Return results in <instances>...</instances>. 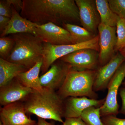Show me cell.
Returning <instances> with one entry per match:
<instances>
[{"mask_svg": "<svg viewBox=\"0 0 125 125\" xmlns=\"http://www.w3.org/2000/svg\"><path fill=\"white\" fill-rule=\"evenodd\" d=\"M81 117L87 125H104L101 120L100 107H92L87 108Z\"/></svg>", "mask_w": 125, "mask_h": 125, "instance_id": "44dd1931", "label": "cell"}, {"mask_svg": "<svg viewBox=\"0 0 125 125\" xmlns=\"http://www.w3.org/2000/svg\"><path fill=\"white\" fill-rule=\"evenodd\" d=\"M79 12L80 22L83 27L90 32L97 35L101 18L95 0H75Z\"/></svg>", "mask_w": 125, "mask_h": 125, "instance_id": "8fae6325", "label": "cell"}, {"mask_svg": "<svg viewBox=\"0 0 125 125\" xmlns=\"http://www.w3.org/2000/svg\"><path fill=\"white\" fill-rule=\"evenodd\" d=\"M72 69L69 64L58 59L51 65L46 73L40 76L42 87L54 91L58 90Z\"/></svg>", "mask_w": 125, "mask_h": 125, "instance_id": "30bf717a", "label": "cell"}, {"mask_svg": "<svg viewBox=\"0 0 125 125\" xmlns=\"http://www.w3.org/2000/svg\"><path fill=\"white\" fill-rule=\"evenodd\" d=\"M104 125H125V118H120L113 115L102 117L101 118Z\"/></svg>", "mask_w": 125, "mask_h": 125, "instance_id": "d4e9b609", "label": "cell"}, {"mask_svg": "<svg viewBox=\"0 0 125 125\" xmlns=\"http://www.w3.org/2000/svg\"><path fill=\"white\" fill-rule=\"evenodd\" d=\"M125 62V57L120 52L107 64L100 66L97 70L94 83V92L102 91L107 88L108 85L121 65Z\"/></svg>", "mask_w": 125, "mask_h": 125, "instance_id": "5bb4252c", "label": "cell"}, {"mask_svg": "<svg viewBox=\"0 0 125 125\" xmlns=\"http://www.w3.org/2000/svg\"><path fill=\"white\" fill-rule=\"evenodd\" d=\"M28 70L22 66L0 58V88L6 85L20 74Z\"/></svg>", "mask_w": 125, "mask_h": 125, "instance_id": "ac0fdd59", "label": "cell"}, {"mask_svg": "<svg viewBox=\"0 0 125 125\" xmlns=\"http://www.w3.org/2000/svg\"><path fill=\"white\" fill-rule=\"evenodd\" d=\"M119 94L122 100V106L119 113L125 116V86L121 87L119 89Z\"/></svg>", "mask_w": 125, "mask_h": 125, "instance_id": "83f0119b", "label": "cell"}, {"mask_svg": "<svg viewBox=\"0 0 125 125\" xmlns=\"http://www.w3.org/2000/svg\"><path fill=\"white\" fill-rule=\"evenodd\" d=\"M20 15L38 24L52 22L62 26L80 22L74 0H23Z\"/></svg>", "mask_w": 125, "mask_h": 125, "instance_id": "6da1fadb", "label": "cell"}, {"mask_svg": "<svg viewBox=\"0 0 125 125\" xmlns=\"http://www.w3.org/2000/svg\"><path fill=\"white\" fill-rule=\"evenodd\" d=\"M62 26L71 34L74 44L88 42L97 36L77 25L65 24Z\"/></svg>", "mask_w": 125, "mask_h": 125, "instance_id": "ffe728a7", "label": "cell"}, {"mask_svg": "<svg viewBox=\"0 0 125 125\" xmlns=\"http://www.w3.org/2000/svg\"><path fill=\"white\" fill-rule=\"evenodd\" d=\"M35 35L43 42L52 45L74 44L71 34L62 27L52 22L37 25Z\"/></svg>", "mask_w": 125, "mask_h": 125, "instance_id": "ba28073f", "label": "cell"}, {"mask_svg": "<svg viewBox=\"0 0 125 125\" xmlns=\"http://www.w3.org/2000/svg\"><path fill=\"white\" fill-rule=\"evenodd\" d=\"M99 42L98 34L92 40L77 44L54 45L43 42L42 64L41 70L42 74H43L46 73L56 61L76 51L91 49L99 52Z\"/></svg>", "mask_w": 125, "mask_h": 125, "instance_id": "5b68a950", "label": "cell"}, {"mask_svg": "<svg viewBox=\"0 0 125 125\" xmlns=\"http://www.w3.org/2000/svg\"><path fill=\"white\" fill-rule=\"evenodd\" d=\"M12 11L11 5L9 0L0 1V15L11 18Z\"/></svg>", "mask_w": 125, "mask_h": 125, "instance_id": "484cf974", "label": "cell"}, {"mask_svg": "<svg viewBox=\"0 0 125 125\" xmlns=\"http://www.w3.org/2000/svg\"><path fill=\"white\" fill-rule=\"evenodd\" d=\"M12 16L4 31L1 34V37L9 34L29 33L35 35L37 24L23 18L11 5Z\"/></svg>", "mask_w": 125, "mask_h": 125, "instance_id": "2e32d148", "label": "cell"}, {"mask_svg": "<svg viewBox=\"0 0 125 125\" xmlns=\"http://www.w3.org/2000/svg\"><path fill=\"white\" fill-rule=\"evenodd\" d=\"M15 40L12 38L2 37L0 38V56L6 60L15 45Z\"/></svg>", "mask_w": 125, "mask_h": 125, "instance_id": "603a6c76", "label": "cell"}, {"mask_svg": "<svg viewBox=\"0 0 125 125\" xmlns=\"http://www.w3.org/2000/svg\"><path fill=\"white\" fill-rule=\"evenodd\" d=\"M116 27L117 40L116 51L117 52L125 48V19L120 18Z\"/></svg>", "mask_w": 125, "mask_h": 125, "instance_id": "7402d4cb", "label": "cell"}, {"mask_svg": "<svg viewBox=\"0 0 125 125\" xmlns=\"http://www.w3.org/2000/svg\"><path fill=\"white\" fill-rule=\"evenodd\" d=\"M34 90L24 86L15 78L0 89V104L3 106L18 102H25Z\"/></svg>", "mask_w": 125, "mask_h": 125, "instance_id": "4fadbf2b", "label": "cell"}, {"mask_svg": "<svg viewBox=\"0 0 125 125\" xmlns=\"http://www.w3.org/2000/svg\"><path fill=\"white\" fill-rule=\"evenodd\" d=\"M100 66L109 62L115 55L117 40L116 27L100 24L98 28Z\"/></svg>", "mask_w": 125, "mask_h": 125, "instance_id": "52a82bcc", "label": "cell"}, {"mask_svg": "<svg viewBox=\"0 0 125 125\" xmlns=\"http://www.w3.org/2000/svg\"><path fill=\"white\" fill-rule=\"evenodd\" d=\"M10 18L6 16L0 15V34L4 31L6 28L7 27L9 21L10 20Z\"/></svg>", "mask_w": 125, "mask_h": 125, "instance_id": "f1b7e54d", "label": "cell"}, {"mask_svg": "<svg viewBox=\"0 0 125 125\" xmlns=\"http://www.w3.org/2000/svg\"><path fill=\"white\" fill-rule=\"evenodd\" d=\"M97 70L79 71L72 69L57 92L64 100L69 97H85L97 99V94L93 86Z\"/></svg>", "mask_w": 125, "mask_h": 125, "instance_id": "277c9868", "label": "cell"}, {"mask_svg": "<svg viewBox=\"0 0 125 125\" xmlns=\"http://www.w3.org/2000/svg\"><path fill=\"white\" fill-rule=\"evenodd\" d=\"M9 2L11 5L19 13V11H21L22 9L23 6V0H9Z\"/></svg>", "mask_w": 125, "mask_h": 125, "instance_id": "f546056e", "label": "cell"}, {"mask_svg": "<svg viewBox=\"0 0 125 125\" xmlns=\"http://www.w3.org/2000/svg\"><path fill=\"white\" fill-rule=\"evenodd\" d=\"M122 85L123 86H125V79H124V81H123V83H122Z\"/></svg>", "mask_w": 125, "mask_h": 125, "instance_id": "d6a6232c", "label": "cell"}, {"mask_svg": "<svg viewBox=\"0 0 125 125\" xmlns=\"http://www.w3.org/2000/svg\"><path fill=\"white\" fill-rule=\"evenodd\" d=\"M105 101V99L98 100L85 97H69L64 100L63 117H81L85 109L92 107H101Z\"/></svg>", "mask_w": 125, "mask_h": 125, "instance_id": "9a60e30c", "label": "cell"}, {"mask_svg": "<svg viewBox=\"0 0 125 125\" xmlns=\"http://www.w3.org/2000/svg\"><path fill=\"white\" fill-rule=\"evenodd\" d=\"M125 77V62L117 70L108 85L107 95L104 103L100 107L101 117L113 115L119 113L117 95Z\"/></svg>", "mask_w": 125, "mask_h": 125, "instance_id": "8992f818", "label": "cell"}, {"mask_svg": "<svg viewBox=\"0 0 125 125\" xmlns=\"http://www.w3.org/2000/svg\"><path fill=\"white\" fill-rule=\"evenodd\" d=\"M62 125H87L81 117L66 118Z\"/></svg>", "mask_w": 125, "mask_h": 125, "instance_id": "4316f807", "label": "cell"}, {"mask_svg": "<svg viewBox=\"0 0 125 125\" xmlns=\"http://www.w3.org/2000/svg\"><path fill=\"white\" fill-rule=\"evenodd\" d=\"M42 64V59L30 69L20 74L16 78L24 86L35 91L41 92L43 88L40 83L39 74Z\"/></svg>", "mask_w": 125, "mask_h": 125, "instance_id": "e0dca14e", "label": "cell"}, {"mask_svg": "<svg viewBox=\"0 0 125 125\" xmlns=\"http://www.w3.org/2000/svg\"><path fill=\"white\" fill-rule=\"evenodd\" d=\"M14 46L6 60L30 69L42 59L43 43L34 34L21 33L12 34Z\"/></svg>", "mask_w": 125, "mask_h": 125, "instance_id": "3957f363", "label": "cell"}, {"mask_svg": "<svg viewBox=\"0 0 125 125\" xmlns=\"http://www.w3.org/2000/svg\"><path fill=\"white\" fill-rule=\"evenodd\" d=\"M37 125V124H36V125Z\"/></svg>", "mask_w": 125, "mask_h": 125, "instance_id": "e575fe53", "label": "cell"}, {"mask_svg": "<svg viewBox=\"0 0 125 125\" xmlns=\"http://www.w3.org/2000/svg\"><path fill=\"white\" fill-rule=\"evenodd\" d=\"M99 52L94 49L78 50L64 56L60 60L70 65L72 69L79 71L97 70L100 67Z\"/></svg>", "mask_w": 125, "mask_h": 125, "instance_id": "9c48e42d", "label": "cell"}, {"mask_svg": "<svg viewBox=\"0 0 125 125\" xmlns=\"http://www.w3.org/2000/svg\"><path fill=\"white\" fill-rule=\"evenodd\" d=\"M97 9L99 13L102 24L116 27L120 18L112 11L107 0H95Z\"/></svg>", "mask_w": 125, "mask_h": 125, "instance_id": "d6986e66", "label": "cell"}, {"mask_svg": "<svg viewBox=\"0 0 125 125\" xmlns=\"http://www.w3.org/2000/svg\"><path fill=\"white\" fill-rule=\"evenodd\" d=\"M24 104L28 114L64 123V100L55 91L45 88L41 92L34 90Z\"/></svg>", "mask_w": 125, "mask_h": 125, "instance_id": "7a4b0ae2", "label": "cell"}, {"mask_svg": "<svg viewBox=\"0 0 125 125\" xmlns=\"http://www.w3.org/2000/svg\"><path fill=\"white\" fill-rule=\"evenodd\" d=\"M37 125H55L51 123H49L46 121V120L38 117Z\"/></svg>", "mask_w": 125, "mask_h": 125, "instance_id": "4dcf8cb0", "label": "cell"}, {"mask_svg": "<svg viewBox=\"0 0 125 125\" xmlns=\"http://www.w3.org/2000/svg\"><path fill=\"white\" fill-rule=\"evenodd\" d=\"M24 103L18 102L3 106L0 112L2 125H35L36 121L27 115Z\"/></svg>", "mask_w": 125, "mask_h": 125, "instance_id": "7c38bea8", "label": "cell"}, {"mask_svg": "<svg viewBox=\"0 0 125 125\" xmlns=\"http://www.w3.org/2000/svg\"><path fill=\"white\" fill-rule=\"evenodd\" d=\"M109 6L120 18L125 19V0H108Z\"/></svg>", "mask_w": 125, "mask_h": 125, "instance_id": "cb8c5ba5", "label": "cell"}, {"mask_svg": "<svg viewBox=\"0 0 125 125\" xmlns=\"http://www.w3.org/2000/svg\"><path fill=\"white\" fill-rule=\"evenodd\" d=\"M0 125H2V123L1 121H0Z\"/></svg>", "mask_w": 125, "mask_h": 125, "instance_id": "836d02e7", "label": "cell"}, {"mask_svg": "<svg viewBox=\"0 0 125 125\" xmlns=\"http://www.w3.org/2000/svg\"><path fill=\"white\" fill-rule=\"evenodd\" d=\"M120 52L125 57V48L121 50Z\"/></svg>", "mask_w": 125, "mask_h": 125, "instance_id": "1f68e13d", "label": "cell"}]
</instances>
